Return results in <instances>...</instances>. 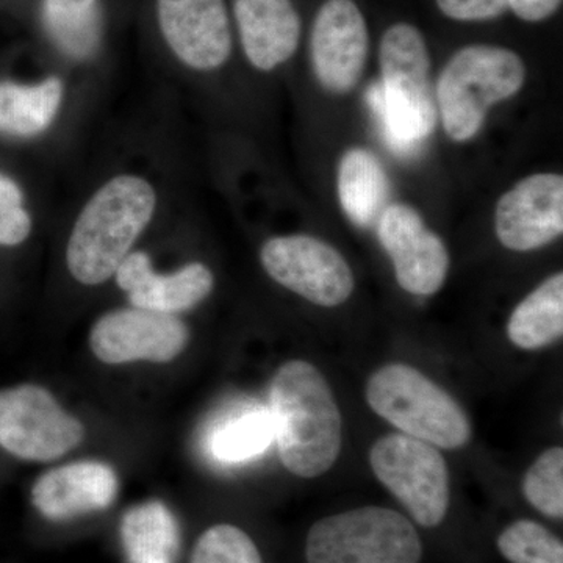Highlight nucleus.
<instances>
[{
  "instance_id": "nucleus-1",
  "label": "nucleus",
  "mask_w": 563,
  "mask_h": 563,
  "mask_svg": "<svg viewBox=\"0 0 563 563\" xmlns=\"http://www.w3.org/2000/svg\"><path fill=\"white\" fill-rule=\"evenodd\" d=\"M269 413L288 472L313 479L332 468L342 453V413L312 363L290 361L277 369L269 387Z\"/></svg>"
},
{
  "instance_id": "nucleus-2",
  "label": "nucleus",
  "mask_w": 563,
  "mask_h": 563,
  "mask_svg": "<svg viewBox=\"0 0 563 563\" xmlns=\"http://www.w3.org/2000/svg\"><path fill=\"white\" fill-rule=\"evenodd\" d=\"M379 60L383 81L369 88V107L387 146L399 157H413L437 122L431 57L421 32L406 22L391 25L380 41Z\"/></svg>"
},
{
  "instance_id": "nucleus-3",
  "label": "nucleus",
  "mask_w": 563,
  "mask_h": 563,
  "mask_svg": "<svg viewBox=\"0 0 563 563\" xmlns=\"http://www.w3.org/2000/svg\"><path fill=\"white\" fill-rule=\"evenodd\" d=\"M155 207L157 195L143 177L121 174L106 181L85 203L70 232L66 247L70 276L84 285L114 276L150 225Z\"/></svg>"
},
{
  "instance_id": "nucleus-4",
  "label": "nucleus",
  "mask_w": 563,
  "mask_h": 563,
  "mask_svg": "<svg viewBox=\"0 0 563 563\" xmlns=\"http://www.w3.org/2000/svg\"><path fill=\"white\" fill-rule=\"evenodd\" d=\"M525 77L520 55L506 47L474 44L455 52L437 84L444 131L455 141L472 140L488 109L517 95Z\"/></svg>"
},
{
  "instance_id": "nucleus-5",
  "label": "nucleus",
  "mask_w": 563,
  "mask_h": 563,
  "mask_svg": "<svg viewBox=\"0 0 563 563\" xmlns=\"http://www.w3.org/2000/svg\"><path fill=\"white\" fill-rule=\"evenodd\" d=\"M366 401L399 431L432 446L457 450L472 439L465 410L413 366L391 363L377 369L366 385Z\"/></svg>"
},
{
  "instance_id": "nucleus-6",
  "label": "nucleus",
  "mask_w": 563,
  "mask_h": 563,
  "mask_svg": "<svg viewBox=\"0 0 563 563\" xmlns=\"http://www.w3.org/2000/svg\"><path fill=\"white\" fill-rule=\"evenodd\" d=\"M422 544L404 515L361 507L322 518L307 536V563H420Z\"/></svg>"
},
{
  "instance_id": "nucleus-7",
  "label": "nucleus",
  "mask_w": 563,
  "mask_h": 563,
  "mask_svg": "<svg viewBox=\"0 0 563 563\" xmlns=\"http://www.w3.org/2000/svg\"><path fill=\"white\" fill-rule=\"evenodd\" d=\"M369 465L417 523H442L450 506V474L435 446L406 433H388L373 444Z\"/></svg>"
},
{
  "instance_id": "nucleus-8",
  "label": "nucleus",
  "mask_w": 563,
  "mask_h": 563,
  "mask_svg": "<svg viewBox=\"0 0 563 563\" xmlns=\"http://www.w3.org/2000/svg\"><path fill=\"white\" fill-rule=\"evenodd\" d=\"M79 420L40 385L0 391V446L22 461L52 462L84 440Z\"/></svg>"
},
{
  "instance_id": "nucleus-9",
  "label": "nucleus",
  "mask_w": 563,
  "mask_h": 563,
  "mask_svg": "<svg viewBox=\"0 0 563 563\" xmlns=\"http://www.w3.org/2000/svg\"><path fill=\"white\" fill-rule=\"evenodd\" d=\"M261 261L273 280L317 306H340L354 291V274L343 255L310 235L274 236L263 244Z\"/></svg>"
},
{
  "instance_id": "nucleus-10",
  "label": "nucleus",
  "mask_w": 563,
  "mask_h": 563,
  "mask_svg": "<svg viewBox=\"0 0 563 563\" xmlns=\"http://www.w3.org/2000/svg\"><path fill=\"white\" fill-rule=\"evenodd\" d=\"M190 332L176 314L150 310L118 309L92 325V354L109 365L136 361L165 363L187 346Z\"/></svg>"
},
{
  "instance_id": "nucleus-11",
  "label": "nucleus",
  "mask_w": 563,
  "mask_h": 563,
  "mask_svg": "<svg viewBox=\"0 0 563 563\" xmlns=\"http://www.w3.org/2000/svg\"><path fill=\"white\" fill-rule=\"evenodd\" d=\"M377 235L402 290L431 296L443 287L450 268L446 247L417 210L404 203L388 206L377 221Z\"/></svg>"
},
{
  "instance_id": "nucleus-12",
  "label": "nucleus",
  "mask_w": 563,
  "mask_h": 563,
  "mask_svg": "<svg viewBox=\"0 0 563 563\" xmlns=\"http://www.w3.org/2000/svg\"><path fill=\"white\" fill-rule=\"evenodd\" d=\"M365 16L354 0H325L312 31V63L328 91H351L361 80L368 58Z\"/></svg>"
},
{
  "instance_id": "nucleus-13",
  "label": "nucleus",
  "mask_w": 563,
  "mask_h": 563,
  "mask_svg": "<svg viewBox=\"0 0 563 563\" xmlns=\"http://www.w3.org/2000/svg\"><path fill=\"white\" fill-rule=\"evenodd\" d=\"M157 18L169 49L188 68L218 69L231 57L224 0H157Z\"/></svg>"
},
{
  "instance_id": "nucleus-14",
  "label": "nucleus",
  "mask_w": 563,
  "mask_h": 563,
  "mask_svg": "<svg viewBox=\"0 0 563 563\" xmlns=\"http://www.w3.org/2000/svg\"><path fill=\"white\" fill-rule=\"evenodd\" d=\"M495 229L507 250L536 251L563 232V177L533 174L499 199Z\"/></svg>"
},
{
  "instance_id": "nucleus-15",
  "label": "nucleus",
  "mask_w": 563,
  "mask_h": 563,
  "mask_svg": "<svg viewBox=\"0 0 563 563\" xmlns=\"http://www.w3.org/2000/svg\"><path fill=\"white\" fill-rule=\"evenodd\" d=\"M114 276L133 307L168 314L198 306L214 285L213 274L203 263H188L172 274H158L146 252H131Z\"/></svg>"
},
{
  "instance_id": "nucleus-16",
  "label": "nucleus",
  "mask_w": 563,
  "mask_h": 563,
  "mask_svg": "<svg viewBox=\"0 0 563 563\" xmlns=\"http://www.w3.org/2000/svg\"><path fill=\"white\" fill-rule=\"evenodd\" d=\"M118 476L103 462L81 461L44 473L32 488V503L44 518L68 521L109 509L118 496Z\"/></svg>"
},
{
  "instance_id": "nucleus-17",
  "label": "nucleus",
  "mask_w": 563,
  "mask_h": 563,
  "mask_svg": "<svg viewBox=\"0 0 563 563\" xmlns=\"http://www.w3.org/2000/svg\"><path fill=\"white\" fill-rule=\"evenodd\" d=\"M244 54L254 68L276 69L290 60L301 40V18L291 0H235Z\"/></svg>"
},
{
  "instance_id": "nucleus-18",
  "label": "nucleus",
  "mask_w": 563,
  "mask_h": 563,
  "mask_svg": "<svg viewBox=\"0 0 563 563\" xmlns=\"http://www.w3.org/2000/svg\"><path fill=\"white\" fill-rule=\"evenodd\" d=\"M274 440L272 413L258 404H240L207 424L201 444L207 457L221 466H236L261 457Z\"/></svg>"
},
{
  "instance_id": "nucleus-19",
  "label": "nucleus",
  "mask_w": 563,
  "mask_h": 563,
  "mask_svg": "<svg viewBox=\"0 0 563 563\" xmlns=\"http://www.w3.org/2000/svg\"><path fill=\"white\" fill-rule=\"evenodd\" d=\"M121 540L129 563H176L180 553L177 518L162 501H147L125 512Z\"/></svg>"
},
{
  "instance_id": "nucleus-20",
  "label": "nucleus",
  "mask_w": 563,
  "mask_h": 563,
  "mask_svg": "<svg viewBox=\"0 0 563 563\" xmlns=\"http://www.w3.org/2000/svg\"><path fill=\"white\" fill-rule=\"evenodd\" d=\"M63 92L58 77L35 85L0 81V133L31 139L46 132L60 110Z\"/></svg>"
},
{
  "instance_id": "nucleus-21",
  "label": "nucleus",
  "mask_w": 563,
  "mask_h": 563,
  "mask_svg": "<svg viewBox=\"0 0 563 563\" xmlns=\"http://www.w3.org/2000/svg\"><path fill=\"white\" fill-rule=\"evenodd\" d=\"M339 195L344 213L358 228H369L387 209L388 179L373 152L354 147L343 155Z\"/></svg>"
},
{
  "instance_id": "nucleus-22",
  "label": "nucleus",
  "mask_w": 563,
  "mask_h": 563,
  "mask_svg": "<svg viewBox=\"0 0 563 563\" xmlns=\"http://www.w3.org/2000/svg\"><path fill=\"white\" fill-rule=\"evenodd\" d=\"M507 335L521 350L550 346L563 335V274L543 282L518 303L507 324Z\"/></svg>"
},
{
  "instance_id": "nucleus-23",
  "label": "nucleus",
  "mask_w": 563,
  "mask_h": 563,
  "mask_svg": "<svg viewBox=\"0 0 563 563\" xmlns=\"http://www.w3.org/2000/svg\"><path fill=\"white\" fill-rule=\"evenodd\" d=\"M43 20L55 46L76 60L91 57L101 43L99 0H43Z\"/></svg>"
},
{
  "instance_id": "nucleus-24",
  "label": "nucleus",
  "mask_w": 563,
  "mask_h": 563,
  "mask_svg": "<svg viewBox=\"0 0 563 563\" xmlns=\"http://www.w3.org/2000/svg\"><path fill=\"white\" fill-rule=\"evenodd\" d=\"M498 548L512 563H563L561 540L531 520H518L507 526L499 533Z\"/></svg>"
},
{
  "instance_id": "nucleus-25",
  "label": "nucleus",
  "mask_w": 563,
  "mask_h": 563,
  "mask_svg": "<svg viewBox=\"0 0 563 563\" xmlns=\"http://www.w3.org/2000/svg\"><path fill=\"white\" fill-rule=\"evenodd\" d=\"M523 493L529 504L550 518L563 517V450L544 451L526 473Z\"/></svg>"
},
{
  "instance_id": "nucleus-26",
  "label": "nucleus",
  "mask_w": 563,
  "mask_h": 563,
  "mask_svg": "<svg viewBox=\"0 0 563 563\" xmlns=\"http://www.w3.org/2000/svg\"><path fill=\"white\" fill-rule=\"evenodd\" d=\"M190 563H263L254 540L232 525L211 526L199 537Z\"/></svg>"
},
{
  "instance_id": "nucleus-27",
  "label": "nucleus",
  "mask_w": 563,
  "mask_h": 563,
  "mask_svg": "<svg viewBox=\"0 0 563 563\" xmlns=\"http://www.w3.org/2000/svg\"><path fill=\"white\" fill-rule=\"evenodd\" d=\"M32 231V218L24 207L20 185L0 174V244L18 246L27 240Z\"/></svg>"
},
{
  "instance_id": "nucleus-28",
  "label": "nucleus",
  "mask_w": 563,
  "mask_h": 563,
  "mask_svg": "<svg viewBox=\"0 0 563 563\" xmlns=\"http://www.w3.org/2000/svg\"><path fill=\"white\" fill-rule=\"evenodd\" d=\"M437 7L454 21L495 20L509 10V0H435Z\"/></svg>"
},
{
  "instance_id": "nucleus-29",
  "label": "nucleus",
  "mask_w": 563,
  "mask_h": 563,
  "mask_svg": "<svg viewBox=\"0 0 563 563\" xmlns=\"http://www.w3.org/2000/svg\"><path fill=\"white\" fill-rule=\"evenodd\" d=\"M561 5L562 0H509V10L526 22L548 20Z\"/></svg>"
}]
</instances>
